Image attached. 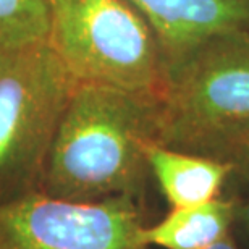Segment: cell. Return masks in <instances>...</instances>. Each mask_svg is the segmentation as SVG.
Here are the masks:
<instances>
[{
  "label": "cell",
  "mask_w": 249,
  "mask_h": 249,
  "mask_svg": "<svg viewBox=\"0 0 249 249\" xmlns=\"http://www.w3.org/2000/svg\"><path fill=\"white\" fill-rule=\"evenodd\" d=\"M156 101L113 88L78 84L47 152L49 196L101 201L141 188L144 144L154 141Z\"/></svg>",
  "instance_id": "6da1fadb"
},
{
  "label": "cell",
  "mask_w": 249,
  "mask_h": 249,
  "mask_svg": "<svg viewBox=\"0 0 249 249\" xmlns=\"http://www.w3.org/2000/svg\"><path fill=\"white\" fill-rule=\"evenodd\" d=\"M249 124V29L218 33L165 62L154 141L199 154Z\"/></svg>",
  "instance_id": "7a4b0ae2"
},
{
  "label": "cell",
  "mask_w": 249,
  "mask_h": 249,
  "mask_svg": "<svg viewBox=\"0 0 249 249\" xmlns=\"http://www.w3.org/2000/svg\"><path fill=\"white\" fill-rule=\"evenodd\" d=\"M47 41L78 84L156 101L165 60L146 18L126 0H49Z\"/></svg>",
  "instance_id": "3957f363"
},
{
  "label": "cell",
  "mask_w": 249,
  "mask_h": 249,
  "mask_svg": "<svg viewBox=\"0 0 249 249\" xmlns=\"http://www.w3.org/2000/svg\"><path fill=\"white\" fill-rule=\"evenodd\" d=\"M74 88L47 39L0 47V178L47 157Z\"/></svg>",
  "instance_id": "277c9868"
},
{
  "label": "cell",
  "mask_w": 249,
  "mask_h": 249,
  "mask_svg": "<svg viewBox=\"0 0 249 249\" xmlns=\"http://www.w3.org/2000/svg\"><path fill=\"white\" fill-rule=\"evenodd\" d=\"M133 196L68 201L24 194L0 202V249H147Z\"/></svg>",
  "instance_id": "5b68a950"
},
{
  "label": "cell",
  "mask_w": 249,
  "mask_h": 249,
  "mask_svg": "<svg viewBox=\"0 0 249 249\" xmlns=\"http://www.w3.org/2000/svg\"><path fill=\"white\" fill-rule=\"evenodd\" d=\"M146 18L172 60L218 33L249 29V0H126Z\"/></svg>",
  "instance_id": "8992f818"
},
{
  "label": "cell",
  "mask_w": 249,
  "mask_h": 249,
  "mask_svg": "<svg viewBox=\"0 0 249 249\" xmlns=\"http://www.w3.org/2000/svg\"><path fill=\"white\" fill-rule=\"evenodd\" d=\"M144 157L172 209L193 207L220 197L223 185L233 173L230 163L223 160L163 146L152 139L144 144Z\"/></svg>",
  "instance_id": "52a82bcc"
},
{
  "label": "cell",
  "mask_w": 249,
  "mask_h": 249,
  "mask_svg": "<svg viewBox=\"0 0 249 249\" xmlns=\"http://www.w3.org/2000/svg\"><path fill=\"white\" fill-rule=\"evenodd\" d=\"M236 222V202L231 199H212L193 207L172 209L165 218L146 227L147 246L163 249H209L230 235Z\"/></svg>",
  "instance_id": "ba28073f"
},
{
  "label": "cell",
  "mask_w": 249,
  "mask_h": 249,
  "mask_svg": "<svg viewBox=\"0 0 249 249\" xmlns=\"http://www.w3.org/2000/svg\"><path fill=\"white\" fill-rule=\"evenodd\" d=\"M49 0H0V47L47 39Z\"/></svg>",
  "instance_id": "9c48e42d"
},
{
  "label": "cell",
  "mask_w": 249,
  "mask_h": 249,
  "mask_svg": "<svg viewBox=\"0 0 249 249\" xmlns=\"http://www.w3.org/2000/svg\"><path fill=\"white\" fill-rule=\"evenodd\" d=\"M199 154L230 163L233 173L249 183V124L212 139Z\"/></svg>",
  "instance_id": "30bf717a"
},
{
  "label": "cell",
  "mask_w": 249,
  "mask_h": 249,
  "mask_svg": "<svg viewBox=\"0 0 249 249\" xmlns=\"http://www.w3.org/2000/svg\"><path fill=\"white\" fill-rule=\"evenodd\" d=\"M248 186H249V183H248ZM236 222L245 228V231L249 235V194L243 201L236 202Z\"/></svg>",
  "instance_id": "8fae6325"
},
{
  "label": "cell",
  "mask_w": 249,
  "mask_h": 249,
  "mask_svg": "<svg viewBox=\"0 0 249 249\" xmlns=\"http://www.w3.org/2000/svg\"><path fill=\"white\" fill-rule=\"evenodd\" d=\"M209 249H240L236 246V243L233 241V238L228 235L227 238H223L222 241H218L217 245H213V246H211Z\"/></svg>",
  "instance_id": "7c38bea8"
}]
</instances>
